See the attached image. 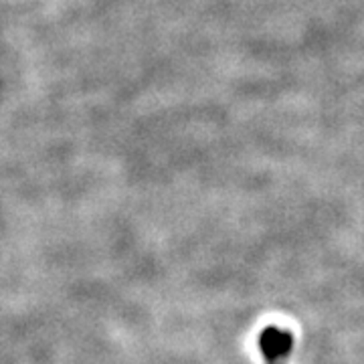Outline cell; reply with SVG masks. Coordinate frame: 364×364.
Wrapping results in <instances>:
<instances>
[{"label":"cell","mask_w":364,"mask_h":364,"mask_svg":"<svg viewBox=\"0 0 364 364\" xmlns=\"http://www.w3.org/2000/svg\"><path fill=\"white\" fill-rule=\"evenodd\" d=\"M261 350L265 354L267 363L272 364H279L284 360L287 352H289V336L287 332H282V330H265L263 334V340H261Z\"/></svg>","instance_id":"1"}]
</instances>
